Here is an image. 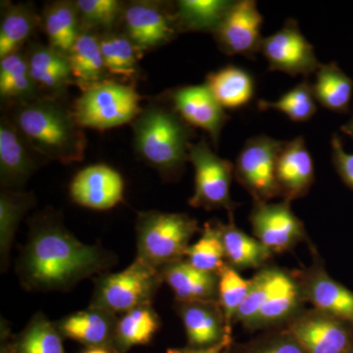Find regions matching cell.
Listing matches in <instances>:
<instances>
[{
    "mask_svg": "<svg viewBox=\"0 0 353 353\" xmlns=\"http://www.w3.org/2000/svg\"><path fill=\"white\" fill-rule=\"evenodd\" d=\"M160 273L178 303L218 301L219 277L194 268L187 259L167 265Z\"/></svg>",
    "mask_w": 353,
    "mask_h": 353,
    "instance_id": "obj_21",
    "label": "cell"
},
{
    "mask_svg": "<svg viewBox=\"0 0 353 353\" xmlns=\"http://www.w3.org/2000/svg\"><path fill=\"white\" fill-rule=\"evenodd\" d=\"M188 341L192 348H208L230 340V327L218 301L178 303Z\"/></svg>",
    "mask_w": 353,
    "mask_h": 353,
    "instance_id": "obj_17",
    "label": "cell"
},
{
    "mask_svg": "<svg viewBox=\"0 0 353 353\" xmlns=\"http://www.w3.org/2000/svg\"><path fill=\"white\" fill-rule=\"evenodd\" d=\"M159 328L160 319L152 305L132 309L118 318L115 345L123 350L148 345Z\"/></svg>",
    "mask_w": 353,
    "mask_h": 353,
    "instance_id": "obj_32",
    "label": "cell"
},
{
    "mask_svg": "<svg viewBox=\"0 0 353 353\" xmlns=\"http://www.w3.org/2000/svg\"><path fill=\"white\" fill-rule=\"evenodd\" d=\"M102 57L108 73L132 80L138 74L139 51L124 34L101 39Z\"/></svg>",
    "mask_w": 353,
    "mask_h": 353,
    "instance_id": "obj_37",
    "label": "cell"
},
{
    "mask_svg": "<svg viewBox=\"0 0 353 353\" xmlns=\"http://www.w3.org/2000/svg\"><path fill=\"white\" fill-rule=\"evenodd\" d=\"M285 141L267 136L248 139L234 165V175L254 202H268L281 196L277 161Z\"/></svg>",
    "mask_w": 353,
    "mask_h": 353,
    "instance_id": "obj_8",
    "label": "cell"
},
{
    "mask_svg": "<svg viewBox=\"0 0 353 353\" xmlns=\"http://www.w3.org/2000/svg\"><path fill=\"white\" fill-rule=\"evenodd\" d=\"M287 331L306 353H350L353 347L352 325L316 309L294 315Z\"/></svg>",
    "mask_w": 353,
    "mask_h": 353,
    "instance_id": "obj_10",
    "label": "cell"
},
{
    "mask_svg": "<svg viewBox=\"0 0 353 353\" xmlns=\"http://www.w3.org/2000/svg\"><path fill=\"white\" fill-rule=\"evenodd\" d=\"M30 73L39 90L59 95L72 83L68 57L50 46L34 44L27 54Z\"/></svg>",
    "mask_w": 353,
    "mask_h": 353,
    "instance_id": "obj_22",
    "label": "cell"
},
{
    "mask_svg": "<svg viewBox=\"0 0 353 353\" xmlns=\"http://www.w3.org/2000/svg\"><path fill=\"white\" fill-rule=\"evenodd\" d=\"M205 85L224 109L236 110L252 101L255 85L246 70L228 65L206 76Z\"/></svg>",
    "mask_w": 353,
    "mask_h": 353,
    "instance_id": "obj_23",
    "label": "cell"
},
{
    "mask_svg": "<svg viewBox=\"0 0 353 353\" xmlns=\"http://www.w3.org/2000/svg\"><path fill=\"white\" fill-rule=\"evenodd\" d=\"M43 27L50 46L68 55L80 34V20L75 2L58 1L46 8Z\"/></svg>",
    "mask_w": 353,
    "mask_h": 353,
    "instance_id": "obj_30",
    "label": "cell"
},
{
    "mask_svg": "<svg viewBox=\"0 0 353 353\" xmlns=\"http://www.w3.org/2000/svg\"><path fill=\"white\" fill-rule=\"evenodd\" d=\"M39 20L32 7L28 4L6 7L0 26V58L20 51Z\"/></svg>",
    "mask_w": 353,
    "mask_h": 353,
    "instance_id": "obj_33",
    "label": "cell"
},
{
    "mask_svg": "<svg viewBox=\"0 0 353 353\" xmlns=\"http://www.w3.org/2000/svg\"><path fill=\"white\" fill-rule=\"evenodd\" d=\"M12 122L41 157L63 164L81 162L87 139L73 111L54 99L16 104Z\"/></svg>",
    "mask_w": 353,
    "mask_h": 353,
    "instance_id": "obj_2",
    "label": "cell"
},
{
    "mask_svg": "<svg viewBox=\"0 0 353 353\" xmlns=\"http://www.w3.org/2000/svg\"><path fill=\"white\" fill-rule=\"evenodd\" d=\"M287 274V272L281 269L270 267L262 269L254 277L250 279L252 285L250 292L245 303L239 309L234 321L240 322L246 328L250 329L259 311L276 292L279 285L282 284Z\"/></svg>",
    "mask_w": 353,
    "mask_h": 353,
    "instance_id": "obj_35",
    "label": "cell"
},
{
    "mask_svg": "<svg viewBox=\"0 0 353 353\" xmlns=\"http://www.w3.org/2000/svg\"><path fill=\"white\" fill-rule=\"evenodd\" d=\"M139 157L167 180H176L190 161L192 127L171 105L148 104L132 123Z\"/></svg>",
    "mask_w": 353,
    "mask_h": 353,
    "instance_id": "obj_3",
    "label": "cell"
},
{
    "mask_svg": "<svg viewBox=\"0 0 353 353\" xmlns=\"http://www.w3.org/2000/svg\"><path fill=\"white\" fill-rule=\"evenodd\" d=\"M75 4L83 32L112 29L123 13L122 3L117 0H78Z\"/></svg>",
    "mask_w": 353,
    "mask_h": 353,
    "instance_id": "obj_40",
    "label": "cell"
},
{
    "mask_svg": "<svg viewBox=\"0 0 353 353\" xmlns=\"http://www.w3.org/2000/svg\"><path fill=\"white\" fill-rule=\"evenodd\" d=\"M218 303H219L227 325L234 321L239 309L245 303L250 292L252 280L241 277L238 270L227 265L219 274Z\"/></svg>",
    "mask_w": 353,
    "mask_h": 353,
    "instance_id": "obj_39",
    "label": "cell"
},
{
    "mask_svg": "<svg viewBox=\"0 0 353 353\" xmlns=\"http://www.w3.org/2000/svg\"><path fill=\"white\" fill-rule=\"evenodd\" d=\"M263 17L253 0L234 1L219 27L213 32L218 48L225 54L255 59L261 51Z\"/></svg>",
    "mask_w": 353,
    "mask_h": 353,
    "instance_id": "obj_11",
    "label": "cell"
},
{
    "mask_svg": "<svg viewBox=\"0 0 353 353\" xmlns=\"http://www.w3.org/2000/svg\"><path fill=\"white\" fill-rule=\"evenodd\" d=\"M341 131L353 139V113L350 119L341 127Z\"/></svg>",
    "mask_w": 353,
    "mask_h": 353,
    "instance_id": "obj_45",
    "label": "cell"
},
{
    "mask_svg": "<svg viewBox=\"0 0 353 353\" xmlns=\"http://www.w3.org/2000/svg\"><path fill=\"white\" fill-rule=\"evenodd\" d=\"M189 157L194 168V190L189 199L190 205L205 210L226 209L232 214L236 205L230 196L234 164L213 152L204 139L190 145Z\"/></svg>",
    "mask_w": 353,
    "mask_h": 353,
    "instance_id": "obj_7",
    "label": "cell"
},
{
    "mask_svg": "<svg viewBox=\"0 0 353 353\" xmlns=\"http://www.w3.org/2000/svg\"><path fill=\"white\" fill-rule=\"evenodd\" d=\"M118 318L102 309H88L74 313L55 323L61 336L90 347L106 348L115 343Z\"/></svg>",
    "mask_w": 353,
    "mask_h": 353,
    "instance_id": "obj_20",
    "label": "cell"
},
{
    "mask_svg": "<svg viewBox=\"0 0 353 353\" xmlns=\"http://www.w3.org/2000/svg\"><path fill=\"white\" fill-rule=\"evenodd\" d=\"M303 299L301 285L290 274H287L282 284L279 285L276 292L259 311L250 329L275 326L289 321L299 313V306L303 303Z\"/></svg>",
    "mask_w": 353,
    "mask_h": 353,
    "instance_id": "obj_29",
    "label": "cell"
},
{
    "mask_svg": "<svg viewBox=\"0 0 353 353\" xmlns=\"http://www.w3.org/2000/svg\"><path fill=\"white\" fill-rule=\"evenodd\" d=\"M39 88L30 73L27 55L17 51L0 60V95L14 104L39 99Z\"/></svg>",
    "mask_w": 353,
    "mask_h": 353,
    "instance_id": "obj_27",
    "label": "cell"
},
{
    "mask_svg": "<svg viewBox=\"0 0 353 353\" xmlns=\"http://www.w3.org/2000/svg\"><path fill=\"white\" fill-rule=\"evenodd\" d=\"M234 1L228 0H181L175 4L174 16L179 32L216 31Z\"/></svg>",
    "mask_w": 353,
    "mask_h": 353,
    "instance_id": "obj_25",
    "label": "cell"
},
{
    "mask_svg": "<svg viewBox=\"0 0 353 353\" xmlns=\"http://www.w3.org/2000/svg\"><path fill=\"white\" fill-rule=\"evenodd\" d=\"M9 329L8 326H6V321H2L1 320V338H2V345H1V352L0 353H17L16 352L15 345H14V341L12 343H9L7 341V336H8Z\"/></svg>",
    "mask_w": 353,
    "mask_h": 353,
    "instance_id": "obj_44",
    "label": "cell"
},
{
    "mask_svg": "<svg viewBox=\"0 0 353 353\" xmlns=\"http://www.w3.org/2000/svg\"><path fill=\"white\" fill-rule=\"evenodd\" d=\"M231 341H225L219 345H214L212 347L208 348H190V350H170L169 353H220L221 350H223L227 345H229Z\"/></svg>",
    "mask_w": 353,
    "mask_h": 353,
    "instance_id": "obj_43",
    "label": "cell"
},
{
    "mask_svg": "<svg viewBox=\"0 0 353 353\" xmlns=\"http://www.w3.org/2000/svg\"><path fill=\"white\" fill-rule=\"evenodd\" d=\"M72 75L80 87L105 80L106 69L102 57L101 39L90 32L81 31L67 55Z\"/></svg>",
    "mask_w": 353,
    "mask_h": 353,
    "instance_id": "obj_28",
    "label": "cell"
},
{
    "mask_svg": "<svg viewBox=\"0 0 353 353\" xmlns=\"http://www.w3.org/2000/svg\"><path fill=\"white\" fill-rule=\"evenodd\" d=\"M185 257L194 268L219 276L228 264L217 223H205L201 238L190 246Z\"/></svg>",
    "mask_w": 353,
    "mask_h": 353,
    "instance_id": "obj_36",
    "label": "cell"
},
{
    "mask_svg": "<svg viewBox=\"0 0 353 353\" xmlns=\"http://www.w3.org/2000/svg\"><path fill=\"white\" fill-rule=\"evenodd\" d=\"M314 178V163L303 137L285 141L277 161L281 196L290 202L301 199L307 194Z\"/></svg>",
    "mask_w": 353,
    "mask_h": 353,
    "instance_id": "obj_18",
    "label": "cell"
},
{
    "mask_svg": "<svg viewBox=\"0 0 353 353\" xmlns=\"http://www.w3.org/2000/svg\"><path fill=\"white\" fill-rule=\"evenodd\" d=\"M312 85L316 101L333 112H350L353 94V80L336 62L322 64L316 72Z\"/></svg>",
    "mask_w": 353,
    "mask_h": 353,
    "instance_id": "obj_26",
    "label": "cell"
},
{
    "mask_svg": "<svg viewBox=\"0 0 353 353\" xmlns=\"http://www.w3.org/2000/svg\"><path fill=\"white\" fill-rule=\"evenodd\" d=\"M112 252L83 243L57 216L41 214L30 223L29 236L17 262L23 287L32 292H67L81 281L108 271Z\"/></svg>",
    "mask_w": 353,
    "mask_h": 353,
    "instance_id": "obj_1",
    "label": "cell"
},
{
    "mask_svg": "<svg viewBox=\"0 0 353 353\" xmlns=\"http://www.w3.org/2000/svg\"><path fill=\"white\" fill-rule=\"evenodd\" d=\"M32 194L20 190H2L0 194V259L1 271L8 266L9 252L20 221L34 204Z\"/></svg>",
    "mask_w": 353,
    "mask_h": 353,
    "instance_id": "obj_31",
    "label": "cell"
},
{
    "mask_svg": "<svg viewBox=\"0 0 353 353\" xmlns=\"http://www.w3.org/2000/svg\"><path fill=\"white\" fill-rule=\"evenodd\" d=\"M39 157L12 121L0 123V181L4 190H20L39 166Z\"/></svg>",
    "mask_w": 353,
    "mask_h": 353,
    "instance_id": "obj_16",
    "label": "cell"
},
{
    "mask_svg": "<svg viewBox=\"0 0 353 353\" xmlns=\"http://www.w3.org/2000/svg\"><path fill=\"white\" fill-rule=\"evenodd\" d=\"M80 88L82 94L72 111L82 128L104 131L123 126L134 122L143 110L134 85L105 79Z\"/></svg>",
    "mask_w": 353,
    "mask_h": 353,
    "instance_id": "obj_5",
    "label": "cell"
},
{
    "mask_svg": "<svg viewBox=\"0 0 353 353\" xmlns=\"http://www.w3.org/2000/svg\"><path fill=\"white\" fill-rule=\"evenodd\" d=\"M199 223L183 213L150 210L137 219V259L160 271L185 259L190 241L199 231Z\"/></svg>",
    "mask_w": 353,
    "mask_h": 353,
    "instance_id": "obj_4",
    "label": "cell"
},
{
    "mask_svg": "<svg viewBox=\"0 0 353 353\" xmlns=\"http://www.w3.org/2000/svg\"><path fill=\"white\" fill-rule=\"evenodd\" d=\"M240 353H306L299 341L287 331L270 334L250 343Z\"/></svg>",
    "mask_w": 353,
    "mask_h": 353,
    "instance_id": "obj_41",
    "label": "cell"
},
{
    "mask_svg": "<svg viewBox=\"0 0 353 353\" xmlns=\"http://www.w3.org/2000/svg\"><path fill=\"white\" fill-rule=\"evenodd\" d=\"M162 283L160 271L136 259L124 270L102 274L97 279L90 307L117 315L152 305Z\"/></svg>",
    "mask_w": 353,
    "mask_h": 353,
    "instance_id": "obj_6",
    "label": "cell"
},
{
    "mask_svg": "<svg viewBox=\"0 0 353 353\" xmlns=\"http://www.w3.org/2000/svg\"><path fill=\"white\" fill-rule=\"evenodd\" d=\"M85 353H110L106 348L102 347H90V350H87Z\"/></svg>",
    "mask_w": 353,
    "mask_h": 353,
    "instance_id": "obj_46",
    "label": "cell"
},
{
    "mask_svg": "<svg viewBox=\"0 0 353 353\" xmlns=\"http://www.w3.org/2000/svg\"><path fill=\"white\" fill-rule=\"evenodd\" d=\"M332 159L341 181L353 192V153L345 152L340 137L334 134L331 139Z\"/></svg>",
    "mask_w": 353,
    "mask_h": 353,
    "instance_id": "obj_42",
    "label": "cell"
},
{
    "mask_svg": "<svg viewBox=\"0 0 353 353\" xmlns=\"http://www.w3.org/2000/svg\"><path fill=\"white\" fill-rule=\"evenodd\" d=\"M124 190L119 172L108 165L97 164L76 174L70 185V196L83 208L109 210L124 201Z\"/></svg>",
    "mask_w": 353,
    "mask_h": 353,
    "instance_id": "obj_15",
    "label": "cell"
},
{
    "mask_svg": "<svg viewBox=\"0 0 353 353\" xmlns=\"http://www.w3.org/2000/svg\"><path fill=\"white\" fill-rule=\"evenodd\" d=\"M313 87L303 81L275 101H259L261 111L277 110L284 113L292 122H307L317 111Z\"/></svg>",
    "mask_w": 353,
    "mask_h": 353,
    "instance_id": "obj_38",
    "label": "cell"
},
{
    "mask_svg": "<svg viewBox=\"0 0 353 353\" xmlns=\"http://www.w3.org/2000/svg\"><path fill=\"white\" fill-rule=\"evenodd\" d=\"M169 101L187 124L208 132L217 146L229 116L205 83L176 88L169 94Z\"/></svg>",
    "mask_w": 353,
    "mask_h": 353,
    "instance_id": "obj_14",
    "label": "cell"
},
{
    "mask_svg": "<svg viewBox=\"0 0 353 353\" xmlns=\"http://www.w3.org/2000/svg\"><path fill=\"white\" fill-rule=\"evenodd\" d=\"M126 36L139 53L170 43L178 34L173 10L146 1L134 2L123 9Z\"/></svg>",
    "mask_w": 353,
    "mask_h": 353,
    "instance_id": "obj_13",
    "label": "cell"
},
{
    "mask_svg": "<svg viewBox=\"0 0 353 353\" xmlns=\"http://www.w3.org/2000/svg\"><path fill=\"white\" fill-rule=\"evenodd\" d=\"M17 353H65L62 336L55 323L37 313L14 341Z\"/></svg>",
    "mask_w": 353,
    "mask_h": 353,
    "instance_id": "obj_34",
    "label": "cell"
},
{
    "mask_svg": "<svg viewBox=\"0 0 353 353\" xmlns=\"http://www.w3.org/2000/svg\"><path fill=\"white\" fill-rule=\"evenodd\" d=\"M255 239L272 253L288 252L305 236L303 223L292 212L290 202H254L250 216Z\"/></svg>",
    "mask_w": 353,
    "mask_h": 353,
    "instance_id": "obj_12",
    "label": "cell"
},
{
    "mask_svg": "<svg viewBox=\"0 0 353 353\" xmlns=\"http://www.w3.org/2000/svg\"><path fill=\"white\" fill-rule=\"evenodd\" d=\"M268 61L269 71L292 77H307L322 66L314 48L301 34L296 20L288 19L279 31L263 39L261 51Z\"/></svg>",
    "mask_w": 353,
    "mask_h": 353,
    "instance_id": "obj_9",
    "label": "cell"
},
{
    "mask_svg": "<svg viewBox=\"0 0 353 353\" xmlns=\"http://www.w3.org/2000/svg\"><path fill=\"white\" fill-rule=\"evenodd\" d=\"M217 224L222 236L225 257L229 266L236 270L260 268L271 259L273 253L259 240L252 238L236 228L232 214L230 215L229 224L219 222Z\"/></svg>",
    "mask_w": 353,
    "mask_h": 353,
    "instance_id": "obj_24",
    "label": "cell"
},
{
    "mask_svg": "<svg viewBox=\"0 0 353 353\" xmlns=\"http://www.w3.org/2000/svg\"><path fill=\"white\" fill-rule=\"evenodd\" d=\"M350 353H353V347H352V352H350Z\"/></svg>",
    "mask_w": 353,
    "mask_h": 353,
    "instance_id": "obj_47",
    "label": "cell"
},
{
    "mask_svg": "<svg viewBox=\"0 0 353 353\" xmlns=\"http://www.w3.org/2000/svg\"><path fill=\"white\" fill-rule=\"evenodd\" d=\"M304 299L316 310L347 323L353 327V292L330 277L328 273L317 266L304 278Z\"/></svg>",
    "mask_w": 353,
    "mask_h": 353,
    "instance_id": "obj_19",
    "label": "cell"
}]
</instances>
